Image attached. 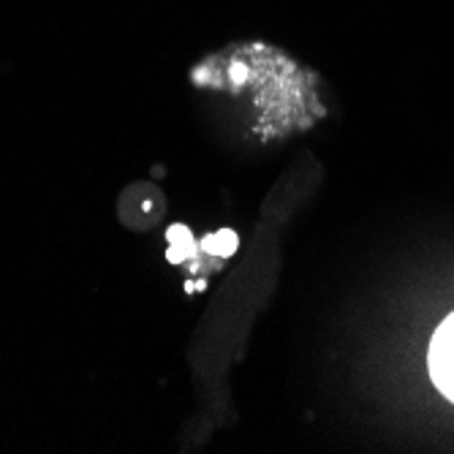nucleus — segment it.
<instances>
[{
  "mask_svg": "<svg viewBox=\"0 0 454 454\" xmlns=\"http://www.w3.org/2000/svg\"><path fill=\"white\" fill-rule=\"evenodd\" d=\"M204 247H207L210 254L229 256V254H234V247H237V234L234 231H218L215 237L204 239Z\"/></svg>",
  "mask_w": 454,
  "mask_h": 454,
  "instance_id": "3",
  "label": "nucleus"
},
{
  "mask_svg": "<svg viewBox=\"0 0 454 454\" xmlns=\"http://www.w3.org/2000/svg\"><path fill=\"white\" fill-rule=\"evenodd\" d=\"M430 376L443 397L454 403V313L443 318L430 343Z\"/></svg>",
  "mask_w": 454,
  "mask_h": 454,
  "instance_id": "1",
  "label": "nucleus"
},
{
  "mask_svg": "<svg viewBox=\"0 0 454 454\" xmlns=\"http://www.w3.org/2000/svg\"><path fill=\"white\" fill-rule=\"evenodd\" d=\"M169 242H172V251H169V259L172 262H183L193 251V239L188 237V231L183 226H175L169 231Z\"/></svg>",
  "mask_w": 454,
  "mask_h": 454,
  "instance_id": "2",
  "label": "nucleus"
}]
</instances>
